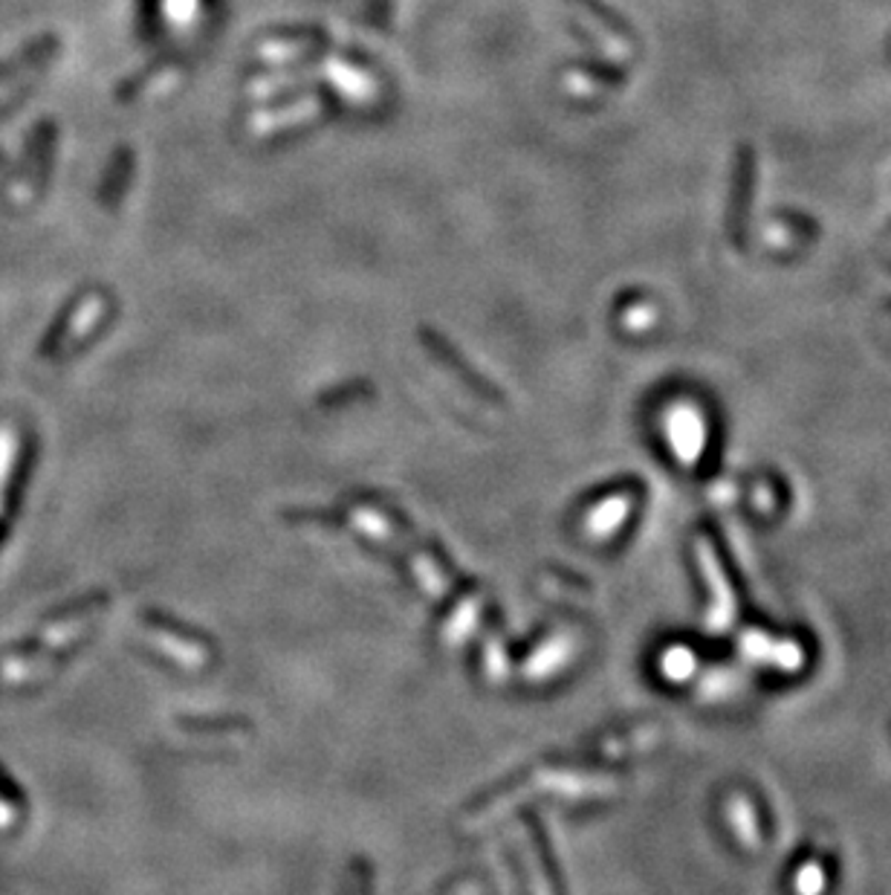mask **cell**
<instances>
[{
  "instance_id": "cell-1",
  "label": "cell",
  "mask_w": 891,
  "mask_h": 895,
  "mask_svg": "<svg viewBox=\"0 0 891 895\" xmlns=\"http://www.w3.org/2000/svg\"><path fill=\"white\" fill-rule=\"evenodd\" d=\"M353 519H356V525H360L367 536L380 539L382 545H397L400 554L412 563L419 586L426 588L435 600H446V595L452 591L449 577H443V574L437 572V565L432 563L423 551L414 548V542H408L403 534H397V531L385 522V516H382L380 511H371V507H353Z\"/></svg>"
},
{
  "instance_id": "cell-2",
  "label": "cell",
  "mask_w": 891,
  "mask_h": 895,
  "mask_svg": "<svg viewBox=\"0 0 891 895\" xmlns=\"http://www.w3.org/2000/svg\"><path fill=\"white\" fill-rule=\"evenodd\" d=\"M417 339L423 342V348H426L428 354L435 357L443 369L449 371V374H455L457 380L469 389V392L478 394V398L487 400V403H493V407H504V403H507L501 394V389H498L493 380H487V377L480 374V371H475L473 362L466 360V357L457 351L455 342H452L449 337H443L441 331L423 325V328H417Z\"/></svg>"
},
{
  "instance_id": "cell-3",
  "label": "cell",
  "mask_w": 891,
  "mask_h": 895,
  "mask_svg": "<svg viewBox=\"0 0 891 895\" xmlns=\"http://www.w3.org/2000/svg\"><path fill=\"white\" fill-rule=\"evenodd\" d=\"M753 188H756V151H753V145L744 143L738 145V154H735L727 220H724L729 244L738 249L747 244V220H749V206H753Z\"/></svg>"
},
{
  "instance_id": "cell-4",
  "label": "cell",
  "mask_w": 891,
  "mask_h": 895,
  "mask_svg": "<svg viewBox=\"0 0 891 895\" xmlns=\"http://www.w3.org/2000/svg\"><path fill=\"white\" fill-rule=\"evenodd\" d=\"M59 53V38L44 35L32 41L30 47H23L15 59H9L0 68V105H7L9 99H18L38 75L46 70V61Z\"/></svg>"
},
{
  "instance_id": "cell-5",
  "label": "cell",
  "mask_w": 891,
  "mask_h": 895,
  "mask_svg": "<svg viewBox=\"0 0 891 895\" xmlns=\"http://www.w3.org/2000/svg\"><path fill=\"white\" fill-rule=\"evenodd\" d=\"M53 148H55V125L53 122H41L30 140V157H27V168L12 186V197L18 204H27L35 192H41L46 183V174L53 168Z\"/></svg>"
},
{
  "instance_id": "cell-6",
  "label": "cell",
  "mask_w": 891,
  "mask_h": 895,
  "mask_svg": "<svg viewBox=\"0 0 891 895\" xmlns=\"http://www.w3.org/2000/svg\"><path fill=\"white\" fill-rule=\"evenodd\" d=\"M270 35L278 38L281 44L315 47L319 53H330L342 61H351L353 68H362V70H367V73L374 70L365 55L356 53V50H348V47H339L336 41L330 38V32H324L322 27H313V23H304V27H278V30H272Z\"/></svg>"
},
{
  "instance_id": "cell-7",
  "label": "cell",
  "mask_w": 891,
  "mask_h": 895,
  "mask_svg": "<svg viewBox=\"0 0 891 895\" xmlns=\"http://www.w3.org/2000/svg\"><path fill=\"white\" fill-rule=\"evenodd\" d=\"M134 168H136V157L131 145H120L113 151L111 166L105 172V181H102V188H99V204L105 206L107 212H116L125 200L127 188H131V181H134Z\"/></svg>"
},
{
  "instance_id": "cell-8",
  "label": "cell",
  "mask_w": 891,
  "mask_h": 895,
  "mask_svg": "<svg viewBox=\"0 0 891 895\" xmlns=\"http://www.w3.org/2000/svg\"><path fill=\"white\" fill-rule=\"evenodd\" d=\"M143 632L148 635V640H154L168 658H174V661L183 663V667H200V663H206V658H209L206 649H200L197 644H191V640L180 638V635H174L172 629H165V626L148 624L143 626Z\"/></svg>"
},
{
  "instance_id": "cell-9",
  "label": "cell",
  "mask_w": 891,
  "mask_h": 895,
  "mask_svg": "<svg viewBox=\"0 0 891 895\" xmlns=\"http://www.w3.org/2000/svg\"><path fill=\"white\" fill-rule=\"evenodd\" d=\"M174 68H177V64H174V55H159V59L151 61L148 68H143L139 73L127 75L125 82L116 88V102H122V105H131V102H136V99L148 91V84L154 82V79H159V75H165L168 70H174Z\"/></svg>"
},
{
  "instance_id": "cell-10",
  "label": "cell",
  "mask_w": 891,
  "mask_h": 895,
  "mask_svg": "<svg viewBox=\"0 0 891 895\" xmlns=\"http://www.w3.org/2000/svg\"><path fill=\"white\" fill-rule=\"evenodd\" d=\"M570 3H577L584 16H591L593 21L600 23V27H605V30L611 32V35L620 38V41H629V44L636 41V32L629 23V18H622L611 3H605V0H570Z\"/></svg>"
},
{
  "instance_id": "cell-11",
  "label": "cell",
  "mask_w": 891,
  "mask_h": 895,
  "mask_svg": "<svg viewBox=\"0 0 891 895\" xmlns=\"http://www.w3.org/2000/svg\"><path fill=\"white\" fill-rule=\"evenodd\" d=\"M365 23L376 32H391V27H394V0H365Z\"/></svg>"
},
{
  "instance_id": "cell-12",
  "label": "cell",
  "mask_w": 891,
  "mask_h": 895,
  "mask_svg": "<svg viewBox=\"0 0 891 895\" xmlns=\"http://www.w3.org/2000/svg\"><path fill=\"white\" fill-rule=\"evenodd\" d=\"M15 452H18V438L9 430H0V496H3V487H7V475L9 470H12Z\"/></svg>"
},
{
  "instance_id": "cell-13",
  "label": "cell",
  "mask_w": 891,
  "mask_h": 895,
  "mask_svg": "<svg viewBox=\"0 0 891 895\" xmlns=\"http://www.w3.org/2000/svg\"><path fill=\"white\" fill-rule=\"evenodd\" d=\"M579 70L597 75V79H602V82H608V84H622L625 79H629V73H625V70L608 68V64H597V61H582V64H579Z\"/></svg>"
},
{
  "instance_id": "cell-14",
  "label": "cell",
  "mask_w": 891,
  "mask_h": 895,
  "mask_svg": "<svg viewBox=\"0 0 891 895\" xmlns=\"http://www.w3.org/2000/svg\"><path fill=\"white\" fill-rule=\"evenodd\" d=\"M487 672L495 678V681H501V678L507 676V661H504L501 644H498V640H493L487 647Z\"/></svg>"
},
{
  "instance_id": "cell-15",
  "label": "cell",
  "mask_w": 891,
  "mask_h": 895,
  "mask_svg": "<svg viewBox=\"0 0 891 895\" xmlns=\"http://www.w3.org/2000/svg\"><path fill=\"white\" fill-rule=\"evenodd\" d=\"M12 821H15V809L3 800V803H0V829L12 826Z\"/></svg>"
},
{
  "instance_id": "cell-16",
  "label": "cell",
  "mask_w": 891,
  "mask_h": 895,
  "mask_svg": "<svg viewBox=\"0 0 891 895\" xmlns=\"http://www.w3.org/2000/svg\"><path fill=\"white\" fill-rule=\"evenodd\" d=\"M885 310H889V313H891V299H885Z\"/></svg>"
},
{
  "instance_id": "cell-17",
  "label": "cell",
  "mask_w": 891,
  "mask_h": 895,
  "mask_svg": "<svg viewBox=\"0 0 891 895\" xmlns=\"http://www.w3.org/2000/svg\"><path fill=\"white\" fill-rule=\"evenodd\" d=\"M0 166H3V157H0Z\"/></svg>"
}]
</instances>
